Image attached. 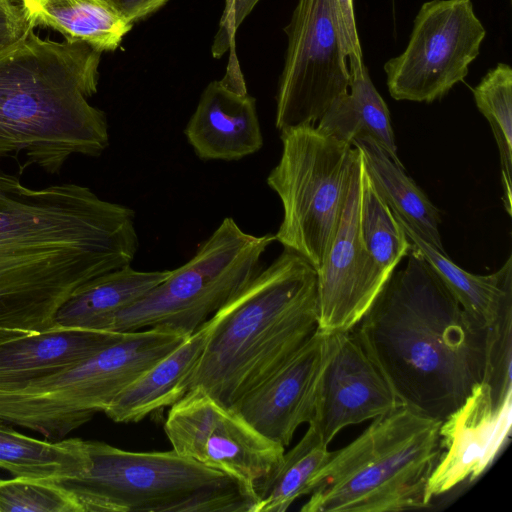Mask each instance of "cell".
Masks as SVG:
<instances>
[{"mask_svg": "<svg viewBox=\"0 0 512 512\" xmlns=\"http://www.w3.org/2000/svg\"><path fill=\"white\" fill-rule=\"evenodd\" d=\"M134 211L65 182L31 188L0 173V340L54 326L81 285L130 266Z\"/></svg>", "mask_w": 512, "mask_h": 512, "instance_id": "6da1fadb", "label": "cell"}, {"mask_svg": "<svg viewBox=\"0 0 512 512\" xmlns=\"http://www.w3.org/2000/svg\"><path fill=\"white\" fill-rule=\"evenodd\" d=\"M353 329L400 406L442 421L484 380L489 329L411 245Z\"/></svg>", "mask_w": 512, "mask_h": 512, "instance_id": "7a4b0ae2", "label": "cell"}, {"mask_svg": "<svg viewBox=\"0 0 512 512\" xmlns=\"http://www.w3.org/2000/svg\"><path fill=\"white\" fill-rule=\"evenodd\" d=\"M100 55L31 31L0 57V161L24 153V168L58 174L73 155L103 153L107 117L87 100L97 92Z\"/></svg>", "mask_w": 512, "mask_h": 512, "instance_id": "3957f363", "label": "cell"}, {"mask_svg": "<svg viewBox=\"0 0 512 512\" xmlns=\"http://www.w3.org/2000/svg\"><path fill=\"white\" fill-rule=\"evenodd\" d=\"M214 317L188 391L200 388L231 407L318 329L317 272L284 248Z\"/></svg>", "mask_w": 512, "mask_h": 512, "instance_id": "277c9868", "label": "cell"}, {"mask_svg": "<svg viewBox=\"0 0 512 512\" xmlns=\"http://www.w3.org/2000/svg\"><path fill=\"white\" fill-rule=\"evenodd\" d=\"M441 421L399 406L331 456L302 512H399L430 505Z\"/></svg>", "mask_w": 512, "mask_h": 512, "instance_id": "5b68a950", "label": "cell"}, {"mask_svg": "<svg viewBox=\"0 0 512 512\" xmlns=\"http://www.w3.org/2000/svg\"><path fill=\"white\" fill-rule=\"evenodd\" d=\"M89 465L56 481L82 512H251L255 496L232 478L173 449L126 451L86 440Z\"/></svg>", "mask_w": 512, "mask_h": 512, "instance_id": "8992f818", "label": "cell"}, {"mask_svg": "<svg viewBox=\"0 0 512 512\" xmlns=\"http://www.w3.org/2000/svg\"><path fill=\"white\" fill-rule=\"evenodd\" d=\"M273 241L274 234H249L224 218L191 259L114 315L105 330L159 327L189 336L252 281Z\"/></svg>", "mask_w": 512, "mask_h": 512, "instance_id": "52a82bcc", "label": "cell"}, {"mask_svg": "<svg viewBox=\"0 0 512 512\" xmlns=\"http://www.w3.org/2000/svg\"><path fill=\"white\" fill-rule=\"evenodd\" d=\"M280 132L281 157L266 180L283 207L275 241L317 270L335 237L359 153L316 126Z\"/></svg>", "mask_w": 512, "mask_h": 512, "instance_id": "ba28073f", "label": "cell"}, {"mask_svg": "<svg viewBox=\"0 0 512 512\" xmlns=\"http://www.w3.org/2000/svg\"><path fill=\"white\" fill-rule=\"evenodd\" d=\"M485 35L471 0L423 3L405 50L384 64L389 94L414 102L441 99L467 76Z\"/></svg>", "mask_w": 512, "mask_h": 512, "instance_id": "9c48e42d", "label": "cell"}, {"mask_svg": "<svg viewBox=\"0 0 512 512\" xmlns=\"http://www.w3.org/2000/svg\"><path fill=\"white\" fill-rule=\"evenodd\" d=\"M288 45L276 95L278 130L316 126L350 84L331 0H298L284 28Z\"/></svg>", "mask_w": 512, "mask_h": 512, "instance_id": "30bf717a", "label": "cell"}, {"mask_svg": "<svg viewBox=\"0 0 512 512\" xmlns=\"http://www.w3.org/2000/svg\"><path fill=\"white\" fill-rule=\"evenodd\" d=\"M170 407L164 430L172 449L232 478L256 499L257 487L280 463L285 447L200 388Z\"/></svg>", "mask_w": 512, "mask_h": 512, "instance_id": "8fae6325", "label": "cell"}, {"mask_svg": "<svg viewBox=\"0 0 512 512\" xmlns=\"http://www.w3.org/2000/svg\"><path fill=\"white\" fill-rule=\"evenodd\" d=\"M359 190L360 154L335 237L323 264L316 270L318 329L325 333L354 329L391 275L374 261L361 239Z\"/></svg>", "mask_w": 512, "mask_h": 512, "instance_id": "7c38bea8", "label": "cell"}, {"mask_svg": "<svg viewBox=\"0 0 512 512\" xmlns=\"http://www.w3.org/2000/svg\"><path fill=\"white\" fill-rule=\"evenodd\" d=\"M187 337L159 327L123 332L119 340L81 363L22 391L48 395L77 410L104 411L119 393Z\"/></svg>", "mask_w": 512, "mask_h": 512, "instance_id": "4fadbf2b", "label": "cell"}, {"mask_svg": "<svg viewBox=\"0 0 512 512\" xmlns=\"http://www.w3.org/2000/svg\"><path fill=\"white\" fill-rule=\"evenodd\" d=\"M334 333L317 329L277 370L232 406L260 434L283 447L315 415Z\"/></svg>", "mask_w": 512, "mask_h": 512, "instance_id": "5bb4252c", "label": "cell"}, {"mask_svg": "<svg viewBox=\"0 0 512 512\" xmlns=\"http://www.w3.org/2000/svg\"><path fill=\"white\" fill-rule=\"evenodd\" d=\"M512 395L497 400L486 382L441 421V454L429 480L431 499L465 480L474 481L492 464L510 436Z\"/></svg>", "mask_w": 512, "mask_h": 512, "instance_id": "9a60e30c", "label": "cell"}, {"mask_svg": "<svg viewBox=\"0 0 512 512\" xmlns=\"http://www.w3.org/2000/svg\"><path fill=\"white\" fill-rule=\"evenodd\" d=\"M400 404L355 331L334 333L313 424L329 445L345 427L385 415Z\"/></svg>", "mask_w": 512, "mask_h": 512, "instance_id": "2e32d148", "label": "cell"}, {"mask_svg": "<svg viewBox=\"0 0 512 512\" xmlns=\"http://www.w3.org/2000/svg\"><path fill=\"white\" fill-rule=\"evenodd\" d=\"M123 332L55 324L0 340V391L16 392L65 371L116 342Z\"/></svg>", "mask_w": 512, "mask_h": 512, "instance_id": "e0dca14e", "label": "cell"}, {"mask_svg": "<svg viewBox=\"0 0 512 512\" xmlns=\"http://www.w3.org/2000/svg\"><path fill=\"white\" fill-rule=\"evenodd\" d=\"M184 134L204 161H235L259 151L263 136L256 100L215 80L204 89Z\"/></svg>", "mask_w": 512, "mask_h": 512, "instance_id": "ac0fdd59", "label": "cell"}, {"mask_svg": "<svg viewBox=\"0 0 512 512\" xmlns=\"http://www.w3.org/2000/svg\"><path fill=\"white\" fill-rule=\"evenodd\" d=\"M214 324L213 315L119 393L103 412L118 423L138 422L180 400L188 391Z\"/></svg>", "mask_w": 512, "mask_h": 512, "instance_id": "d6986e66", "label": "cell"}, {"mask_svg": "<svg viewBox=\"0 0 512 512\" xmlns=\"http://www.w3.org/2000/svg\"><path fill=\"white\" fill-rule=\"evenodd\" d=\"M169 273L170 270L140 271L130 265L91 279L79 286L60 306L55 323L105 330L114 315L142 298Z\"/></svg>", "mask_w": 512, "mask_h": 512, "instance_id": "ffe728a7", "label": "cell"}, {"mask_svg": "<svg viewBox=\"0 0 512 512\" xmlns=\"http://www.w3.org/2000/svg\"><path fill=\"white\" fill-rule=\"evenodd\" d=\"M352 145L361 155L364 168L375 189L392 212L421 239L446 254L442 244L439 210L426 194L371 137L356 138Z\"/></svg>", "mask_w": 512, "mask_h": 512, "instance_id": "44dd1931", "label": "cell"}, {"mask_svg": "<svg viewBox=\"0 0 512 512\" xmlns=\"http://www.w3.org/2000/svg\"><path fill=\"white\" fill-rule=\"evenodd\" d=\"M348 92L336 99L316 128L341 141L352 144L361 136L374 139L392 160L403 167L388 107L375 88L364 62L349 65Z\"/></svg>", "mask_w": 512, "mask_h": 512, "instance_id": "7402d4cb", "label": "cell"}, {"mask_svg": "<svg viewBox=\"0 0 512 512\" xmlns=\"http://www.w3.org/2000/svg\"><path fill=\"white\" fill-rule=\"evenodd\" d=\"M395 217L411 245L436 270L461 307L482 327L490 329L505 311L512 308L511 255L492 274H472L456 265L447 254L431 247L396 215Z\"/></svg>", "mask_w": 512, "mask_h": 512, "instance_id": "603a6c76", "label": "cell"}, {"mask_svg": "<svg viewBox=\"0 0 512 512\" xmlns=\"http://www.w3.org/2000/svg\"><path fill=\"white\" fill-rule=\"evenodd\" d=\"M34 25L50 27L68 42L99 52L115 50L133 24L105 0H21Z\"/></svg>", "mask_w": 512, "mask_h": 512, "instance_id": "cb8c5ba5", "label": "cell"}, {"mask_svg": "<svg viewBox=\"0 0 512 512\" xmlns=\"http://www.w3.org/2000/svg\"><path fill=\"white\" fill-rule=\"evenodd\" d=\"M7 424L0 420V468L13 476L56 482L79 476L88 468L86 440H39Z\"/></svg>", "mask_w": 512, "mask_h": 512, "instance_id": "d4e9b609", "label": "cell"}, {"mask_svg": "<svg viewBox=\"0 0 512 512\" xmlns=\"http://www.w3.org/2000/svg\"><path fill=\"white\" fill-rule=\"evenodd\" d=\"M331 456L328 444L309 423L300 441L256 489L251 512H284L298 498L309 495L318 472Z\"/></svg>", "mask_w": 512, "mask_h": 512, "instance_id": "484cf974", "label": "cell"}, {"mask_svg": "<svg viewBox=\"0 0 512 512\" xmlns=\"http://www.w3.org/2000/svg\"><path fill=\"white\" fill-rule=\"evenodd\" d=\"M358 223L361 239L371 257L383 270L392 273L408 255L411 242L390 207L375 189L361 155Z\"/></svg>", "mask_w": 512, "mask_h": 512, "instance_id": "4316f807", "label": "cell"}, {"mask_svg": "<svg viewBox=\"0 0 512 512\" xmlns=\"http://www.w3.org/2000/svg\"><path fill=\"white\" fill-rule=\"evenodd\" d=\"M478 110L489 122L496 140L501 163L503 203L512 211V69L498 63L473 88Z\"/></svg>", "mask_w": 512, "mask_h": 512, "instance_id": "83f0119b", "label": "cell"}, {"mask_svg": "<svg viewBox=\"0 0 512 512\" xmlns=\"http://www.w3.org/2000/svg\"><path fill=\"white\" fill-rule=\"evenodd\" d=\"M82 512L75 496L54 481L0 479V512Z\"/></svg>", "mask_w": 512, "mask_h": 512, "instance_id": "f1b7e54d", "label": "cell"}, {"mask_svg": "<svg viewBox=\"0 0 512 512\" xmlns=\"http://www.w3.org/2000/svg\"><path fill=\"white\" fill-rule=\"evenodd\" d=\"M236 31L235 0H225L219 29L214 37L211 52L215 58L222 57L226 52L229 53L228 66L222 81L231 89L244 91L246 89V85L241 73L235 49Z\"/></svg>", "mask_w": 512, "mask_h": 512, "instance_id": "f546056e", "label": "cell"}, {"mask_svg": "<svg viewBox=\"0 0 512 512\" xmlns=\"http://www.w3.org/2000/svg\"><path fill=\"white\" fill-rule=\"evenodd\" d=\"M34 27L21 0H0V57L24 41Z\"/></svg>", "mask_w": 512, "mask_h": 512, "instance_id": "4dcf8cb0", "label": "cell"}, {"mask_svg": "<svg viewBox=\"0 0 512 512\" xmlns=\"http://www.w3.org/2000/svg\"><path fill=\"white\" fill-rule=\"evenodd\" d=\"M331 3L342 49L349 65L364 62L353 0H331Z\"/></svg>", "mask_w": 512, "mask_h": 512, "instance_id": "1f68e13d", "label": "cell"}, {"mask_svg": "<svg viewBox=\"0 0 512 512\" xmlns=\"http://www.w3.org/2000/svg\"><path fill=\"white\" fill-rule=\"evenodd\" d=\"M126 21L134 22L162 7L168 0H105Z\"/></svg>", "mask_w": 512, "mask_h": 512, "instance_id": "d6a6232c", "label": "cell"}, {"mask_svg": "<svg viewBox=\"0 0 512 512\" xmlns=\"http://www.w3.org/2000/svg\"><path fill=\"white\" fill-rule=\"evenodd\" d=\"M259 1L235 0V26L237 29Z\"/></svg>", "mask_w": 512, "mask_h": 512, "instance_id": "836d02e7", "label": "cell"}]
</instances>
